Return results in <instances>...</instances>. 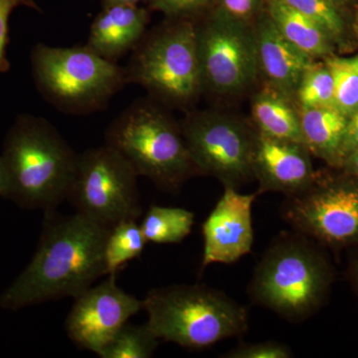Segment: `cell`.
<instances>
[{
    "label": "cell",
    "instance_id": "6da1fadb",
    "mask_svg": "<svg viewBox=\"0 0 358 358\" xmlns=\"http://www.w3.org/2000/svg\"><path fill=\"white\" fill-rule=\"evenodd\" d=\"M110 228L79 213H45L38 248L22 274L4 292L0 307L20 310L59 299L77 298L107 275L106 240Z\"/></svg>",
    "mask_w": 358,
    "mask_h": 358
},
{
    "label": "cell",
    "instance_id": "7a4b0ae2",
    "mask_svg": "<svg viewBox=\"0 0 358 358\" xmlns=\"http://www.w3.org/2000/svg\"><path fill=\"white\" fill-rule=\"evenodd\" d=\"M78 157L50 122L20 115L7 134L0 157L3 196L26 208L55 211L67 199Z\"/></svg>",
    "mask_w": 358,
    "mask_h": 358
},
{
    "label": "cell",
    "instance_id": "3957f363",
    "mask_svg": "<svg viewBox=\"0 0 358 358\" xmlns=\"http://www.w3.org/2000/svg\"><path fill=\"white\" fill-rule=\"evenodd\" d=\"M147 324L159 339L201 350L248 331V310L223 292L204 285H173L143 300Z\"/></svg>",
    "mask_w": 358,
    "mask_h": 358
},
{
    "label": "cell",
    "instance_id": "277c9868",
    "mask_svg": "<svg viewBox=\"0 0 358 358\" xmlns=\"http://www.w3.org/2000/svg\"><path fill=\"white\" fill-rule=\"evenodd\" d=\"M106 145L117 150L138 176H145L166 192H174L199 176L182 131L152 103L140 102L108 129Z\"/></svg>",
    "mask_w": 358,
    "mask_h": 358
},
{
    "label": "cell",
    "instance_id": "5b68a950",
    "mask_svg": "<svg viewBox=\"0 0 358 358\" xmlns=\"http://www.w3.org/2000/svg\"><path fill=\"white\" fill-rule=\"evenodd\" d=\"M327 282L326 266L307 236L282 232L257 265L249 296L289 322H301L319 307Z\"/></svg>",
    "mask_w": 358,
    "mask_h": 358
},
{
    "label": "cell",
    "instance_id": "8992f818",
    "mask_svg": "<svg viewBox=\"0 0 358 358\" xmlns=\"http://www.w3.org/2000/svg\"><path fill=\"white\" fill-rule=\"evenodd\" d=\"M33 77L40 93L54 107L69 114L102 110L128 83L127 70L85 46L36 45Z\"/></svg>",
    "mask_w": 358,
    "mask_h": 358
},
{
    "label": "cell",
    "instance_id": "52a82bcc",
    "mask_svg": "<svg viewBox=\"0 0 358 358\" xmlns=\"http://www.w3.org/2000/svg\"><path fill=\"white\" fill-rule=\"evenodd\" d=\"M136 178L133 167L114 148H92L78 157L67 199L77 213L110 229L141 217Z\"/></svg>",
    "mask_w": 358,
    "mask_h": 358
},
{
    "label": "cell",
    "instance_id": "ba28073f",
    "mask_svg": "<svg viewBox=\"0 0 358 358\" xmlns=\"http://www.w3.org/2000/svg\"><path fill=\"white\" fill-rule=\"evenodd\" d=\"M128 81L164 101L186 103L202 88L196 26L181 20L136 45Z\"/></svg>",
    "mask_w": 358,
    "mask_h": 358
},
{
    "label": "cell",
    "instance_id": "9c48e42d",
    "mask_svg": "<svg viewBox=\"0 0 358 358\" xmlns=\"http://www.w3.org/2000/svg\"><path fill=\"white\" fill-rule=\"evenodd\" d=\"M202 87L220 95L241 93L255 82L259 67L255 29L221 9L196 27Z\"/></svg>",
    "mask_w": 358,
    "mask_h": 358
},
{
    "label": "cell",
    "instance_id": "30bf717a",
    "mask_svg": "<svg viewBox=\"0 0 358 358\" xmlns=\"http://www.w3.org/2000/svg\"><path fill=\"white\" fill-rule=\"evenodd\" d=\"M197 169L203 176L219 179L225 186H238L253 179L256 134L229 115L196 113L181 127Z\"/></svg>",
    "mask_w": 358,
    "mask_h": 358
},
{
    "label": "cell",
    "instance_id": "8fae6325",
    "mask_svg": "<svg viewBox=\"0 0 358 358\" xmlns=\"http://www.w3.org/2000/svg\"><path fill=\"white\" fill-rule=\"evenodd\" d=\"M312 183L289 195L282 216L294 231L329 244L358 240V185Z\"/></svg>",
    "mask_w": 358,
    "mask_h": 358
},
{
    "label": "cell",
    "instance_id": "7c38bea8",
    "mask_svg": "<svg viewBox=\"0 0 358 358\" xmlns=\"http://www.w3.org/2000/svg\"><path fill=\"white\" fill-rule=\"evenodd\" d=\"M143 310V301L117 285V275L90 287L75 298L66 319V333L82 350L96 353L114 338L131 317Z\"/></svg>",
    "mask_w": 358,
    "mask_h": 358
},
{
    "label": "cell",
    "instance_id": "4fadbf2b",
    "mask_svg": "<svg viewBox=\"0 0 358 358\" xmlns=\"http://www.w3.org/2000/svg\"><path fill=\"white\" fill-rule=\"evenodd\" d=\"M258 192L242 194L225 186L221 199L202 225L201 270L211 264H232L249 254L254 244L252 207Z\"/></svg>",
    "mask_w": 358,
    "mask_h": 358
},
{
    "label": "cell",
    "instance_id": "5bb4252c",
    "mask_svg": "<svg viewBox=\"0 0 358 358\" xmlns=\"http://www.w3.org/2000/svg\"><path fill=\"white\" fill-rule=\"evenodd\" d=\"M310 155L303 143L257 133L253 176L259 181L258 194L273 192L289 196L308 187L315 178Z\"/></svg>",
    "mask_w": 358,
    "mask_h": 358
},
{
    "label": "cell",
    "instance_id": "9a60e30c",
    "mask_svg": "<svg viewBox=\"0 0 358 358\" xmlns=\"http://www.w3.org/2000/svg\"><path fill=\"white\" fill-rule=\"evenodd\" d=\"M255 34L260 71L271 88L291 99L313 59L285 38L267 13L259 18Z\"/></svg>",
    "mask_w": 358,
    "mask_h": 358
},
{
    "label": "cell",
    "instance_id": "2e32d148",
    "mask_svg": "<svg viewBox=\"0 0 358 358\" xmlns=\"http://www.w3.org/2000/svg\"><path fill=\"white\" fill-rule=\"evenodd\" d=\"M148 20V11L136 6L103 7L92 24L86 45L102 57L115 61L140 43Z\"/></svg>",
    "mask_w": 358,
    "mask_h": 358
},
{
    "label": "cell",
    "instance_id": "e0dca14e",
    "mask_svg": "<svg viewBox=\"0 0 358 358\" xmlns=\"http://www.w3.org/2000/svg\"><path fill=\"white\" fill-rule=\"evenodd\" d=\"M299 114L308 152L331 164L343 162L348 117L334 106L301 107Z\"/></svg>",
    "mask_w": 358,
    "mask_h": 358
},
{
    "label": "cell",
    "instance_id": "ac0fdd59",
    "mask_svg": "<svg viewBox=\"0 0 358 358\" xmlns=\"http://www.w3.org/2000/svg\"><path fill=\"white\" fill-rule=\"evenodd\" d=\"M268 15L292 44L310 58L327 57L334 42L324 28L281 0H268Z\"/></svg>",
    "mask_w": 358,
    "mask_h": 358
},
{
    "label": "cell",
    "instance_id": "d6986e66",
    "mask_svg": "<svg viewBox=\"0 0 358 358\" xmlns=\"http://www.w3.org/2000/svg\"><path fill=\"white\" fill-rule=\"evenodd\" d=\"M258 133L277 140L303 143L300 114L287 98L272 88L261 92L252 103Z\"/></svg>",
    "mask_w": 358,
    "mask_h": 358
},
{
    "label": "cell",
    "instance_id": "ffe728a7",
    "mask_svg": "<svg viewBox=\"0 0 358 358\" xmlns=\"http://www.w3.org/2000/svg\"><path fill=\"white\" fill-rule=\"evenodd\" d=\"M194 214L178 207L152 205L148 208L141 231L148 242L155 244H178L192 233Z\"/></svg>",
    "mask_w": 358,
    "mask_h": 358
},
{
    "label": "cell",
    "instance_id": "44dd1931",
    "mask_svg": "<svg viewBox=\"0 0 358 358\" xmlns=\"http://www.w3.org/2000/svg\"><path fill=\"white\" fill-rule=\"evenodd\" d=\"M147 243L136 220L122 221L110 228L103 251L107 275H117L129 261L138 258Z\"/></svg>",
    "mask_w": 358,
    "mask_h": 358
},
{
    "label": "cell",
    "instance_id": "7402d4cb",
    "mask_svg": "<svg viewBox=\"0 0 358 358\" xmlns=\"http://www.w3.org/2000/svg\"><path fill=\"white\" fill-rule=\"evenodd\" d=\"M159 341L147 324L136 326L128 322L99 353V357L150 358L157 350Z\"/></svg>",
    "mask_w": 358,
    "mask_h": 358
},
{
    "label": "cell",
    "instance_id": "603a6c76",
    "mask_svg": "<svg viewBox=\"0 0 358 358\" xmlns=\"http://www.w3.org/2000/svg\"><path fill=\"white\" fill-rule=\"evenodd\" d=\"M299 13L319 23L329 38L341 42L345 31L343 0H281Z\"/></svg>",
    "mask_w": 358,
    "mask_h": 358
},
{
    "label": "cell",
    "instance_id": "cb8c5ba5",
    "mask_svg": "<svg viewBox=\"0 0 358 358\" xmlns=\"http://www.w3.org/2000/svg\"><path fill=\"white\" fill-rule=\"evenodd\" d=\"M301 107L334 106V79L326 65L313 64L301 77L296 93Z\"/></svg>",
    "mask_w": 358,
    "mask_h": 358
},
{
    "label": "cell",
    "instance_id": "d4e9b609",
    "mask_svg": "<svg viewBox=\"0 0 358 358\" xmlns=\"http://www.w3.org/2000/svg\"><path fill=\"white\" fill-rule=\"evenodd\" d=\"M334 79V105L350 117L358 108V73L343 62V58L327 59Z\"/></svg>",
    "mask_w": 358,
    "mask_h": 358
},
{
    "label": "cell",
    "instance_id": "484cf974",
    "mask_svg": "<svg viewBox=\"0 0 358 358\" xmlns=\"http://www.w3.org/2000/svg\"><path fill=\"white\" fill-rule=\"evenodd\" d=\"M226 358H289L293 352L289 346L277 341L241 343L223 355Z\"/></svg>",
    "mask_w": 358,
    "mask_h": 358
},
{
    "label": "cell",
    "instance_id": "4316f807",
    "mask_svg": "<svg viewBox=\"0 0 358 358\" xmlns=\"http://www.w3.org/2000/svg\"><path fill=\"white\" fill-rule=\"evenodd\" d=\"M27 6L40 10L34 0H0V73L7 72L10 68L6 57L8 43V20L16 7Z\"/></svg>",
    "mask_w": 358,
    "mask_h": 358
},
{
    "label": "cell",
    "instance_id": "83f0119b",
    "mask_svg": "<svg viewBox=\"0 0 358 358\" xmlns=\"http://www.w3.org/2000/svg\"><path fill=\"white\" fill-rule=\"evenodd\" d=\"M211 0H152V6L169 17L180 18L203 10Z\"/></svg>",
    "mask_w": 358,
    "mask_h": 358
},
{
    "label": "cell",
    "instance_id": "f1b7e54d",
    "mask_svg": "<svg viewBox=\"0 0 358 358\" xmlns=\"http://www.w3.org/2000/svg\"><path fill=\"white\" fill-rule=\"evenodd\" d=\"M258 0H221V9L237 18L247 21L255 13Z\"/></svg>",
    "mask_w": 358,
    "mask_h": 358
},
{
    "label": "cell",
    "instance_id": "f546056e",
    "mask_svg": "<svg viewBox=\"0 0 358 358\" xmlns=\"http://www.w3.org/2000/svg\"><path fill=\"white\" fill-rule=\"evenodd\" d=\"M357 148H358V108L348 117V129H346L345 140L343 143V160L346 155Z\"/></svg>",
    "mask_w": 358,
    "mask_h": 358
},
{
    "label": "cell",
    "instance_id": "4dcf8cb0",
    "mask_svg": "<svg viewBox=\"0 0 358 358\" xmlns=\"http://www.w3.org/2000/svg\"><path fill=\"white\" fill-rule=\"evenodd\" d=\"M343 164H345L348 171H350L353 176L358 178V148H355V150H353L352 152H350V154L346 155Z\"/></svg>",
    "mask_w": 358,
    "mask_h": 358
},
{
    "label": "cell",
    "instance_id": "1f68e13d",
    "mask_svg": "<svg viewBox=\"0 0 358 358\" xmlns=\"http://www.w3.org/2000/svg\"><path fill=\"white\" fill-rule=\"evenodd\" d=\"M141 0H103V7L113 6H136Z\"/></svg>",
    "mask_w": 358,
    "mask_h": 358
},
{
    "label": "cell",
    "instance_id": "d6a6232c",
    "mask_svg": "<svg viewBox=\"0 0 358 358\" xmlns=\"http://www.w3.org/2000/svg\"><path fill=\"white\" fill-rule=\"evenodd\" d=\"M343 60L348 67L358 73V55L352 58H343Z\"/></svg>",
    "mask_w": 358,
    "mask_h": 358
},
{
    "label": "cell",
    "instance_id": "836d02e7",
    "mask_svg": "<svg viewBox=\"0 0 358 358\" xmlns=\"http://www.w3.org/2000/svg\"><path fill=\"white\" fill-rule=\"evenodd\" d=\"M4 192V176L2 169L1 159H0V196H3Z\"/></svg>",
    "mask_w": 358,
    "mask_h": 358
},
{
    "label": "cell",
    "instance_id": "e575fe53",
    "mask_svg": "<svg viewBox=\"0 0 358 358\" xmlns=\"http://www.w3.org/2000/svg\"><path fill=\"white\" fill-rule=\"evenodd\" d=\"M355 29H357V32L358 34V14L357 16V20H355Z\"/></svg>",
    "mask_w": 358,
    "mask_h": 358
},
{
    "label": "cell",
    "instance_id": "d590c367",
    "mask_svg": "<svg viewBox=\"0 0 358 358\" xmlns=\"http://www.w3.org/2000/svg\"><path fill=\"white\" fill-rule=\"evenodd\" d=\"M346 2H350V3L358 4V0H346Z\"/></svg>",
    "mask_w": 358,
    "mask_h": 358
},
{
    "label": "cell",
    "instance_id": "8d00e7d4",
    "mask_svg": "<svg viewBox=\"0 0 358 358\" xmlns=\"http://www.w3.org/2000/svg\"><path fill=\"white\" fill-rule=\"evenodd\" d=\"M357 279H358V268H357Z\"/></svg>",
    "mask_w": 358,
    "mask_h": 358
},
{
    "label": "cell",
    "instance_id": "74e56055",
    "mask_svg": "<svg viewBox=\"0 0 358 358\" xmlns=\"http://www.w3.org/2000/svg\"><path fill=\"white\" fill-rule=\"evenodd\" d=\"M343 1L346 2V0H343Z\"/></svg>",
    "mask_w": 358,
    "mask_h": 358
}]
</instances>
